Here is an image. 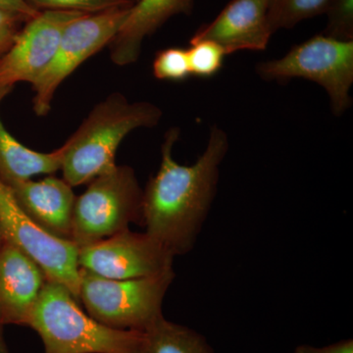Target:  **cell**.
<instances>
[{
	"instance_id": "6",
	"label": "cell",
	"mask_w": 353,
	"mask_h": 353,
	"mask_svg": "<svg viewBox=\"0 0 353 353\" xmlns=\"http://www.w3.org/2000/svg\"><path fill=\"white\" fill-rule=\"evenodd\" d=\"M256 72L266 81L287 82L301 78L317 83L329 94L334 115L341 116L352 104L353 41L317 34L294 46L280 59L261 62Z\"/></svg>"
},
{
	"instance_id": "13",
	"label": "cell",
	"mask_w": 353,
	"mask_h": 353,
	"mask_svg": "<svg viewBox=\"0 0 353 353\" xmlns=\"http://www.w3.org/2000/svg\"><path fill=\"white\" fill-rule=\"evenodd\" d=\"M20 208L48 233L71 241L76 196L64 179L50 176L8 185Z\"/></svg>"
},
{
	"instance_id": "8",
	"label": "cell",
	"mask_w": 353,
	"mask_h": 353,
	"mask_svg": "<svg viewBox=\"0 0 353 353\" xmlns=\"http://www.w3.org/2000/svg\"><path fill=\"white\" fill-rule=\"evenodd\" d=\"M0 227L6 240L36 262L48 281L64 285L80 303L79 246L48 233L26 214L12 190L1 179Z\"/></svg>"
},
{
	"instance_id": "21",
	"label": "cell",
	"mask_w": 353,
	"mask_h": 353,
	"mask_svg": "<svg viewBox=\"0 0 353 353\" xmlns=\"http://www.w3.org/2000/svg\"><path fill=\"white\" fill-rule=\"evenodd\" d=\"M325 13L328 24L324 36L341 41H353V0H330Z\"/></svg>"
},
{
	"instance_id": "20",
	"label": "cell",
	"mask_w": 353,
	"mask_h": 353,
	"mask_svg": "<svg viewBox=\"0 0 353 353\" xmlns=\"http://www.w3.org/2000/svg\"><path fill=\"white\" fill-rule=\"evenodd\" d=\"M37 10L76 11L97 13L117 7L132 6L137 0H26Z\"/></svg>"
},
{
	"instance_id": "26",
	"label": "cell",
	"mask_w": 353,
	"mask_h": 353,
	"mask_svg": "<svg viewBox=\"0 0 353 353\" xmlns=\"http://www.w3.org/2000/svg\"><path fill=\"white\" fill-rule=\"evenodd\" d=\"M4 241H6V236H4L1 227H0V248H1L2 245H3Z\"/></svg>"
},
{
	"instance_id": "1",
	"label": "cell",
	"mask_w": 353,
	"mask_h": 353,
	"mask_svg": "<svg viewBox=\"0 0 353 353\" xmlns=\"http://www.w3.org/2000/svg\"><path fill=\"white\" fill-rule=\"evenodd\" d=\"M179 136L178 128L165 134L161 163L143 194L145 233L175 256L194 250L217 192L220 165L229 150L226 132L214 126L201 157L194 164L182 165L172 155Z\"/></svg>"
},
{
	"instance_id": "16",
	"label": "cell",
	"mask_w": 353,
	"mask_h": 353,
	"mask_svg": "<svg viewBox=\"0 0 353 353\" xmlns=\"http://www.w3.org/2000/svg\"><path fill=\"white\" fill-rule=\"evenodd\" d=\"M143 353H215L205 336L163 317L143 332Z\"/></svg>"
},
{
	"instance_id": "4",
	"label": "cell",
	"mask_w": 353,
	"mask_h": 353,
	"mask_svg": "<svg viewBox=\"0 0 353 353\" xmlns=\"http://www.w3.org/2000/svg\"><path fill=\"white\" fill-rule=\"evenodd\" d=\"M175 277L173 270L154 277L114 280L80 268V303L101 324L145 332L163 317L162 304Z\"/></svg>"
},
{
	"instance_id": "7",
	"label": "cell",
	"mask_w": 353,
	"mask_h": 353,
	"mask_svg": "<svg viewBox=\"0 0 353 353\" xmlns=\"http://www.w3.org/2000/svg\"><path fill=\"white\" fill-rule=\"evenodd\" d=\"M131 7L83 14L67 26L50 64L32 83L34 92L32 109L37 116L48 115L60 85L85 60L111 43L124 25Z\"/></svg>"
},
{
	"instance_id": "3",
	"label": "cell",
	"mask_w": 353,
	"mask_h": 353,
	"mask_svg": "<svg viewBox=\"0 0 353 353\" xmlns=\"http://www.w3.org/2000/svg\"><path fill=\"white\" fill-rule=\"evenodd\" d=\"M27 327L37 332L44 353H143V332L111 328L85 313L64 285L48 281Z\"/></svg>"
},
{
	"instance_id": "9",
	"label": "cell",
	"mask_w": 353,
	"mask_h": 353,
	"mask_svg": "<svg viewBox=\"0 0 353 353\" xmlns=\"http://www.w3.org/2000/svg\"><path fill=\"white\" fill-rule=\"evenodd\" d=\"M175 255L148 233L130 231L79 248V266L101 277L129 280L173 271Z\"/></svg>"
},
{
	"instance_id": "2",
	"label": "cell",
	"mask_w": 353,
	"mask_h": 353,
	"mask_svg": "<svg viewBox=\"0 0 353 353\" xmlns=\"http://www.w3.org/2000/svg\"><path fill=\"white\" fill-rule=\"evenodd\" d=\"M161 119V109L152 102H131L120 92L108 95L64 143V180L75 188L111 170L123 139L134 130L157 126Z\"/></svg>"
},
{
	"instance_id": "25",
	"label": "cell",
	"mask_w": 353,
	"mask_h": 353,
	"mask_svg": "<svg viewBox=\"0 0 353 353\" xmlns=\"http://www.w3.org/2000/svg\"><path fill=\"white\" fill-rule=\"evenodd\" d=\"M3 327L4 325L2 324L1 320H0V353H11L9 352L6 341H4Z\"/></svg>"
},
{
	"instance_id": "15",
	"label": "cell",
	"mask_w": 353,
	"mask_h": 353,
	"mask_svg": "<svg viewBox=\"0 0 353 353\" xmlns=\"http://www.w3.org/2000/svg\"><path fill=\"white\" fill-rule=\"evenodd\" d=\"M12 90L0 87V105ZM64 152V145L46 153L27 148L7 131L0 118V179L6 185L61 170Z\"/></svg>"
},
{
	"instance_id": "11",
	"label": "cell",
	"mask_w": 353,
	"mask_h": 353,
	"mask_svg": "<svg viewBox=\"0 0 353 353\" xmlns=\"http://www.w3.org/2000/svg\"><path fill=\"white\" fill-rule=\"evenodd\" d=\"M272 34L267 0H232L190 39L215 41L230 55L240 50H264Z\"/></svg>"
},
{
	"instance_id": "19",
	"label": "cell",
	"mask_w": 353,
	"mask_h": 353,
	"mask_svg": "<svg viewBox=\"0 0 353 353\" xmlns=\"http://www.w3.org/2000/svg\"><path fill=\"white\" fill-rule=\"evenodd\" d=\"M152 73L158 80L172 82L187 80L192 76L187 50L169 48L160 50L153 60Z\"/></svg>"
},
{
	"instance_id": "14",
	"label": "cell",
	"mask_w": 353,
	"mask_h": 353,
	"mask_svg": "<svg viewBox=\"0 0 353 353\" xmlns=\"http://www.w3.org/2000/svg\"><path fill=\"white\" fill-rule=\"evenodd\" d=\"M194 0H137L124 25L109 44L110 58L118 66L134 63L146 37L179 14L192 13Z\"/></svg>"
},
{
	"instance_id": "5",
	"label": "cell",
	"mask_w": 353,
	"mask_h": 353,
	"mask_svg": "<svg viewBox=\"0 0 353 353\" xmlns=\"http://www.w3.org/2000/svg\"><path fill=\"white\" fill-rule=\"evenodd\" d=\"M143 194L134 169L127 165L97 176L76 197L71 241L82 248L126 231L132 223L143 226Z\"/></svg>"
},
{
	"instance_id": "22",
	"label": "cell",
	"mask_w": 353,
	"mask_h": 353,
	"mask_svg": "<svg viewBox=\"0 0 353 353\" xmlns=\"http://www.w3.org/2000/svg\"><path fill=\"white\" fill-rule=\"evenodd\" d=\"M23 23L19 16L0 8V57L12 46Z\"/></svg>"
},
{
	"instance_id": "10",
	"label": "cell",
	"mask_w": 353,
	"mask_h": 353,
	"mask_svg": "<svg viewBox=\"0 0 353 353\" xmlns=\"http://www.w3.org/2000/svg\"><path fill=\"white\" fill-rule=\"evenodd\" d=\"M83 14L87 13L43 10L26 22L12 46L0 57V87L32 85L54 57L67 26Z\"/></svg>"
},
{
	"instance_id": "18",
	"label": "cell",
	"mask_w": 353,
	"mask_h": 353,
	"mask_svg": "<svg viewBox=\"0 0 353 353\" xmlns=\"http://www.w3.org/2000/svg\"><path fill=\"white\" fill-rule=\"evenodd\" d=\"M190 44L187 51L192 75L199 78H211L222 69L225 57L228 55L222 46L209 39H190Z\"/></svg>"
},
{
	"instance_id": "24",
	"label": "cell",
	"mask_w": 353,
	"mask_h": 353,
	"mask_svg": "<svg viewBox=\"0 0 353 353\" xmlns=\"http://www.w3.org/2000/svg\"><path fill=\"white\" fill-rule=\"evenodd\" d=\"M0 8L19 16L25 22L36 17L41 12L30 6L26 0H0Z\"/></svg>"
},
{
	"instance_id": "17",
	"label": "cell",
	"mask_w": 353,
	"mask_h": 353,
	"mask_svg": "<svg viewBox=\"0 0 353 353\" xmlns=\"http://www.w3.org/2000/svg\"><path fill=\"white\" fill-rule=\"evenodd\" d=\"M330 0H267L272 32L292 29L301 21L321 15Z\"/></svg>"
},
{
	"instance_id": "12",
	"label": "cell",
	"mask_w": 353,
	"mask_h": 353,
	"mask_svg": "<svg viewBox=\"0 0 353 353\" xmlns=\"http://www.w3.org/2000/svg\"><path fill=\"white\" fill-rule=\"evenodd\" d=\"M36 262L9 241L0 248V320L27 326L32 309L48 282Z\"/></svg>"
},
{
	"instance_id": "23",
	"label": "cell",
	"mask_w": 353,
	"mask_h": 353,
	"mask_svg": "<svg viewBox=\"0 0 353 353\" xmlns=\"http://www.w3.org/2000/svg\"><path fill=\"white\" fill-rule=\"evenodd\" d=\"M294 353H353V341L347 339L321 347L301 345L296 347Z\"/></svg>"
}]
</instances>
